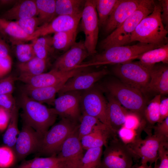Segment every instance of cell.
<instances>
[{
  "label": "cell",
  "mask_w": 168,
  "mask_h": 168,
  "mask_svg": "<svg viewBox=\"0 0 168 168\" xmlns=\"http://www.w3.org/2000/svg\"><path fill=\"white\" fill-rule=\"evenodd\" d=\"M18 101L22 110L23 123L31 127L43 137L54 124L58 116L54 108H48L21 92Z\"/></svg>",
  "instance_id": "6da1fadb"
},
{
  "label": "cell",
  "mask_w": 168,
  "mask_h": 168,
  "mask_svg": "<svg viewBox=\"0 0 168 168\" xmlns=\"http://www.w3.org/2000/svg\"><path fill=\"white\" fill-rule=\"evenodd\" d=\"M156 44L139 43L130 46H112L102 53L95 54L89 60L82 62L76 68L108 64H118L137 58L141 54L160 47Z\"/></svg>",
  "instance_id": "7a4b0ae2"
},
{
  "label": "cell",
  "mask_w": 168,
  "mask_h": 168,
  "mask_svg": "<svg viewBox=\"0 0 168 168\" xmlns=\"http://www.w3.org/2000/svg\"><path fill=\"white\" fill-rule=\"evenodd\" d=\"M155 4L152 0H144L139 7L119 27L111 32L100 43L104 50L110 47L124 45L130 43L132 35L141 20L152 12Z\"/></svg>",
  "instance_id": "3957f363"
},
{
  "label": "cell",
  "mask_w": 168,
  "mask_h": 168,
  "mask_svg": "<svg viewBox=\"0 0 168 168\" xmlns=\"http://www.w3.org/2000/svg\"><path fill=\"white\" fill-rule=\"evenodd\" d=\"M159 3H155L152 13L143 18L137 26L131 38L130 43L138 41L162 46L167 44L168 31L162 23Z\"/></svg>",
  "instance_id": "277c9868"
},
{
  "label": "cell",
  "mask_w": 168,
  "mask_h": 168,
  "mask_svg": "<svg viewBox=\"0 0 168 168\" xmlns=\"http://www.w3.org/2000/svg\"><path fill=\"white\" fill-rule=\"evenodd\" d=\"M101 88L114 97L126 109L138 114L142 118L146 104L140 90L114 80L106 82Z\"/></svg>",
  "instance_id": "5b68a950"
},
{
  "label": "cell",
  "mask_w": 168,
  "mask_h": 168,
  "mask_svg": "<svg viewBox=\"0 0 168 168\" xmlns=\"http://www.w3.org/2000/svg\"><path fill=\"white\" fill-rule=\"evenodd\" d=\"M79 125L69 119L61 118L44 135L37 153L47 157L57 156L64 142L77 129Z\"/></svg>",
  "instance_id": "8992f818"
},
{
  "label": "cell",
  "mask_w": 168,
  "mask_h": 168,
  "mask_svg": "<svg viewBox=\"0 0 168 168\" xmlns=\"http://www.w3.org/2000/svg\"><path fill=\"white\" fill-rule=\"evenodd\" d=\"M80 106L82 113L97 118L111 131L108 118V101L101 89L94 85L88 89L82 91Z\"/></svg>",
  "instance_id": "52a82bcc"
},
{
  "label": "cell",
  "mask_w": 168,
  "mask_h": 168,
  "mask_svg": "<svg viewBox=\"0 0 168 168\" xmlns=\"http://www.w3.org/2000/svg\"><path fill=\"white\" fill-rule=\"evenodd\" d=\"M122 82L142 91H145L150 80L147 69L139 62L131 61L117 64L113 69Z\"/></svg>",
  "instance_id": "ba28073f"
},
{
  "label": "cell",
  "mask_w": 168,
  "mask_h": 168,
  "mask_svg": "<svg viewBox=\"0 0 168 168\" xmlns=\"http://www.w3.org/2000/svg\"><path fill=\"white\" fill-rule=\"evenodd\" d=\"M81 27L85 35V46L90 55L96 53L99 22L95 0L86 1L81 16Z\"/></svg>",
  "instance_id": "9c48e42d"
},
{
  "label": "cell",
  "mask_w": 168,
  "mask_h": 168,
  "mask_svg": "<svg viewBox=\"0 0 168 168\" xmlns=\"http://www.w3.org/2000/svg\"><path fill=\"white\" fill-rule=\"evenodd\" d=\"M101 167L132 168L133 156L126 145L114 138L105 146Z\"/></svg>",
  "instance_id": "30bf717a"
},
{
  "label": "cell",
  "mask_w": 168,
  "mask_h": 168,
  "mask_svg": "<svg viewBox=\"0 0 168 168\" xmlns=\"http://www.w3.org/2000/svg\"><path fill=\"white\" fill-rule=\"evenodd\" d=\"M168 143L154 134H148L145 139L140 138L126 145L133 157L141 159L142 164L152 165L157 160L158 152L163 145Z\"/></svg>",
  "instance_id": "8fae6325"
},
{
  "label": "cell",
  "mask_w": 168,
  "mask_h": 168,
  "mask_svg": "<svg viewBox=\"0 0 168 168\" xmlns=\"http://www.w3.org/2000/svg\"><path fill=\"white\" fill-rule=\"evenodd\" d=\"M82 91H70L59 95L54 104L57 115L78 124L82 115L80 106Z\"/></svg>",
  "instance_id": "7c38bea8"
},
{
  "label": "cell",
  "mask_w": 168,
  "mask_h": 168,
  "mask_svg": "<svg viewBox=\"0 0 168 168\" xmlns=\"http://www.w3.org/2000/svg\"><path fill=\"white\" fill-rule=\"evenodd\" d=\"M85 68H77L68 72H62L52 68L49 72L30 76L19 75L16 79L32 87L51 86L67 80L77 73L83 71Z\"/></svg>",
  "instance_id": "4fadbf2b"
},
{
  "label": "cell",
  "mask_w": 168,
  "mask_h": 168,
  "mask_svg": "<svg viewBox=\"0 0 168 168\" xmlns=\"http://www.w3.org/2000/svg\"><path fill=\"white\" fill-rule=\"evenodd\" d=\"M42 138L33 128L23 123L14 150L16 159L21 160L30 154L37 153Z\"/></svg>",
  "instance_id": "5bb4252c"
},
{
  "label": "cell",
  "mask_w": 168,
  "mask_h": 168,
  "mask_svg": "<svg viewBox=\"0 0 168 168\" xmlns=\"http://www.w3.org/2000/svg\"><path fill=\"white\" fill-rule=\"evenodd\" d=\"M90 55L84 41L76 42L54 62L52 68L62 72H68L76 68Z\"/></svg>",
  "instance_id": "9a60e30c"
},
{
  "label": "cell",
  "mask_w": 168,
  "mask_h": 168,
  "mask_svg": "<svg viewBox=\"0 0 168 168\" xmlns=\"http://www.w3.org/2000/svg\"><path fill=\"white\" fill-rule=\"evenodd\" d=\"M83 71L69 78L58 92L59 95L70 91H83L88 89L108 73V71L105 69L92 72Z\"/></svg>",
  "instance_id": "2e32d148"
},
{
  "label": "cell",
  "mask_w": 168,
  "mask_h": 168,
  "mask_svg": "<svg viewBox=\"0 0 168 168\" xmlns=\"http://www.w3.org/2000/svg\"><path fill=\"white\" fill-rule=\"evenodd\" d=\"M144 0H119L104 26L105 32L111 33L120 26L141 5Z\"/></svg>",
  "instance_id": "e0dca14e"
},
{
  "label": "cell",
  "mask_w": 168,
  "mask_h": 168,
  "mask_svg": "<svg viewBox=\"0 0 168 168\" xmlns=\"http://www.w3.org/2000/svg\"><path fill=\"white\" fill-rule=\"evenodd\" d=\"M81 15H59L49 23L39 27L32 37L33 39L52 33L77 30Z\"/></svg>",
  "instance_id": "ac0fdd59"
},
{
  "label": "cell",
  "mask_w": 168,
  "mask_h": 168,
  "mask_svg": "<svg viewBox=\"0 0 168 168\" xmlns=\"http://www.w3.org/2000/svg\"><path fill=\"white\" fill-rule=\"evenodd\" d=\"M78 129L66 139L57 156L66 159L72 168H79L84 155L83 149L78 137Z\"/></svg>",
  "instance_id": "d6986e66"
},
{
  "label": "cell",
  "mask_w": 168,
  "mask_h": 168,
  "mask_svg": "<svg viewBox=\"0 0 168 168\" xmlns=\"http://www.w3.org/2000/svg\"><path fill=\"white\" fill-rule=\"evenodd\" d=\"M148 70L149 82L145 91H151L157 94L168 93V67L166 64H155L145 67Z\"/></svg>",
  "instance_id": "ffe728a7"
},
{
  "label": "cell",
  "mask_w": 168,
  "mask_h": 168,
  "mask_svg": "<svg viewBox=\"0 0 168 168\" xmlns=\"http://www.w3.org/2000/svg\"><path fill=\"white\" fill-rule=\"evenodd\" d=\"M67 80L54 85L46 87H32L24 85L21 88V92L36 101L54 105L56 94Z\"/></svg>",
  "instance_id": "44dd1931"
},
{
  "label": "cell",
  "mask_w": 168,
  "mask_h": 168,
  "mask_svg": "<svg viewBox=\"0 0 168 168\" xmlns=\"http://www.w3.org/2000/svg\"><path fill=\"white\" fill-rule=\"evenodd\" d=\"M0 34L12 45L25 43L33 39L16 21L0 18Z\"/></svg>",
  "instance_id": "7402d4cb"
},
{
  "label": "cell",
  "mask_w": 168,
  "mask_h": 168,
  "mask_svg": "<svg viewBox=\"0 0 168 168\" xmlns=\"http://www.w3.org/2000/svg\"><path fill=\"white\" fill-rule=\"evenodd\" d=\"M108 94V93H107ZM108 115L110 128L114 135L123 126L129 111L113 96L108 94Z\"/></svg>",
  "instance_id": "603a6c76"
},
{
  "label": "cell",
  "mask_w": 168,
  "mask_h": 168,
  "mask_svg": "<svg viewBox=\"0 0 168 168\" xmlns=\"http://www.w3.org/2000/svg\"><path fill=\"white\" fill-rule=\"evenodd\" d=\"M37 15L35 1L26 0L17 2L11 8L2 14L0 18L9 21H17L36 16Z\"/></svg>",
  "instance_id": "cb8c5ba5"
},
{
  "label": "cell",
  "mask_w": 168,
  "mask_h": 168,
  "mask_svg": "<svg viewBox=\"0 0 168 168\" xmlns=\"http://www.w3.org/2000/svg\"><path fill=\"white\" fill-rule=\"evenodd\" d=\"M137 59L145 67L152 66L160 62L168 64V44L148 51L140 55Z\"/></svg>",
  "instance_id": "d4e9b609"
},
{
  "label": "cell",
  "mask_w": 168,
  "mask_h": 168,
  "mask_svg": "<svg viewBox=\"0 0 168 168\" xmlns=\"http://www.w3.org/2000/svg\"><path fill=\"white\" fill-rule=\"evenodd\" d=\"M86 0H56L55 8L56 15L77 16L81 15Z\"/></svg>",
  "instance_id": "484cf974"
},
{
  "label": "cell",
  "mask_w": 168,
  "mask_h": 168,
  "mask_svg": "<svg viewBox=\"0 0 168 168\" xmlns=\"http://www.w3.org/2000/svg\"><path fill=\"white\" fill-rule=\"evenodd\" d=\"M47 59H40L35 56L29 61L19 63L17 65L19 75L34 76L45 72L47 67Z\"/></svg>",
  "instance_id": "4316f807"
},
{
  "label": "cell",
  "mask_w": 168,
  "mask_h": 168,
  "mask_svg": "<svg viewBox=\"0 0 168 168\" xmlns=\"http://www.w3.org/2000/svg\"><path fill=\"white\" fill-rule=\"evenodd\" d=\"M18 108L16 106L10 114V120L2 138L5 146L10 147L13 150L19 134L18 127Z\"/></svg>",
  "instance_id": "83f0119b"
},
{
  "label": "cell",
  "mask_w": 168,
  "mask_h": 168,
  "mask_svg": "<svg viewBox=\"0 0 168 168\" xmlns=\"http://www.w3.org/2000/svg\"><path fill=\"white\" fill-rule=\"evenodd\" d=\"M36 4L38 11L40 26L50 22L56 15L55 0H36Z\"/></svg>",
  "instance_id": "f1b7e54d"
},
{
  "label": "cell",
  "mask_w": 168,
  "mask_h": 168,
  "mask_svg": "<svg viewBox=\"0 0 168 168\" xmlns=\"http://www.w3.org/2000/svg\"><path fill=\"white\" fill-rule=\"evenodd\" d=\"M77 35V30L54 33L52 37L53 48L67 51L76 42Z\"/></svg>",
  "instance_id": "f546056e"
},
{
  "label": "cell",
  "mask_w": 168,
  "mask_h": 168,
  "mask_svg": "<svg viewBox=\"0 0 168 168\" xmlns=\"http://www.w3.org/2000/svg\"><path fill=\"white\" fill-rule=\"evenodd\" d=\"M31 40L35 56L40 59H47L54 49L52 37L47 35L35 38Z\"/></svg>",
  "instance_id": "4dcf8cb0"
},
{
  "label": "cell",
  "mask_w": 168,
  "mask_h": 168,
  "mask_svg": "<svg viewBox=\"0 0 168 168\" xmlns=\"http://www.w3.org/2000/svg\"><path fill=\"white\" fill-rule=\"evenodd\" d=\"M65 160H67L57 156L35 157L30 160H23L15 168H45Z\"/></svg>",
  "instance_id": "1f68e13d"
},
{
  "label": "cell",
  "mask_w": 168,
  "mask_h": 168,
  "mask_svg": "<svg viewBox=\"0 0 168 168\" xmlns=\"http://www.w3.org/2000/svg\"><path fill=\"white\" fill-rule=\"evenodd\" d=\"M103 147L91 148L84 154L79 168H99L101 166Z\"/></svg>",
  "instance_id": "d6a6232c"
},
{
  "label": "cell",
  "mask_w": 168,
  "mask_h": 168,
  "mask_svg": "<svg viewBox=\"0 0 168 168\" xmlns=\"http://www.w3.org/2000/svg\"><path fill=\"white\" fill-rule=\"evenodd\" d=\"M99 26H104L119 0H95Z\"/></svg>",
  "instance_id": "836d02e7"
},
{
  "label": "cell",
  "mask_w": 168,
  "mask_h": 168,
  "mask_svg": "<svg viewBox=\"0 0 168 168\" xmlns=\"http://www.w3.org/2000/svg\"><path fill=\"white\" fill-rule=\"evenodd\" d=\"M161 99V95L157 94L144 109L143 116L151 126L159 123V105Z\"/></svg>",
  "instance_id": "e575fe53"
},
{
  "label": "cell",
  "mask_w": 168,
  "mask_h": 168,
  "mask_svg": "<svg viewBox=\"0 0 168 168\" xmlns=\"http://www.w3.org/2000/svg\"><path fill=\"white\" fill-rule=\"evenodd\" d=\"M78 129L79 139L91 133L97 125L103 124L97 118L84 113H82Z\"/></svg>",
  "instance_id": "d590c367"
},
{
  "label": "cell",
  "mask_w": 168,
  "mask_h": 168,
  "mask_svg": "<svg viewBox=\"0 0 168 168\" xmlns=\"http://www.w3.org/2000/svg\"><path fill=\"white\" fill-rule=\"evenodd\" d=\"M15 46V54L19 63L26 62L35 57L32 43H20Z\"/></svg>",
  "instance_id": "8d00e7d4"
},
{
  "label": "cell",
  "mask_w": 168,
  "mask_h": 168,
  "mask_svg": "<svg viewBox=\"0 0 168 168\" xmlns=\"http://www.w3.org/2000/svg\"><path fill=\"white\" fill-rule=\"evenodd\" d=\"M16 160L14 150L6 146L0 147V168H8Z\"/></svg>",
  "instance_id": "74e56055"
},
{
  "label": "cell",
  "mask_w": 168,
  "mask_h": 168,
  "mask_svg": "<svg viewBox=\"0 0 168 168\" xmlns=\"http://www.w3.org/2000/svg\"><path fill=\"white\" fill-rule=\"evenodd\" d=\"M141 118L138 114L129 111L126 116L123 126L139 133L145 127L144 122H142Z\"/></svg>",
  "instance_id": "f35d334b"
},
{
  "label": "cell",
  "mask_w": 168,
  "mask_h": 168,
  "mask_svg": "<svg viewBox=\"0 0 168 168\" xmlns=\"http://www.w3.org/2000/svg\"><path fill=\"white\" fill-rule=\"evenodd\" d=\"M16 21L27 34L32 37L34 33L40 26L38 17L21 19Z\"/></svg>",
  "instance_id": "ab89813d"
},
{
  "label": "cell",
  "mask_w": 168,
  "mask_h": 168,
  "mask_svg": "<svg viewBox=\"0 0 168 168\" xmlns=\"http://www.w3.org/2000/svg\"><path fill=\"white\" fill-rule=\"evenodd\" d=\"M106 129L110 130L105 125L101 124L96 126L91 133L82 137L80 142L83 149L86 150L91 148L99 133Z\"/></svg>",
  "instance_id": "60d3db41"
},
{
  "label": "cell",
  "mask_w": 168,
  "mask_h": 168,
  "mask_svg": "<svg viewBox=\"0 0 168 168\" xmlns=\"http://www.w3.org/2000/svg\"><path fill=\"white\" fill-rule=\"evenodd\" d=\"M16 80L12 75L0 79V95L12 94L15 89V82Z\"/></svg>",
  "instance_id": "b9f144b4"
},
{
  "label": "cell",
  "mask_w": 168,
  "mask_h": 168,
  "mask_svg": "<svg viewBox=\"0 0 168 168\" xmlns=\"http://www.w3.org/2000/svg\"><path fill=\"white\" fill-rule=\"evenodd\" d=\"M138 131L134 130L129 129L123 126L118 131L117 134L120 139V140L125 145L133 142L138 136Z\"/></svg>",
  "instance_id": "7bdbcfd3"
},
{
  "label": "cell",
  "mask_w": 168,
  "mask_h": 168,
  "mask_svg": "<svg viewBox=\"0 0 168 168\" xmlns=\"http://www.w3.org/2000/svg\"><path fill=\"white\" fill-rule=\"evenodd\" d=\"M17 106L15 99L12 94L0 95V108L5 110L10 114Z\"/></svg>",
  "instance_id": "ee69618b"
},
{
  "label": "cell",
  "mask_w": 168,
  "mask_h": 168,
  "mask_svg": "<svg viewBox=\"0 0 168 168\" xmlns=\"http://www.w3.org/2000/svg\"><path fill=\"white\" fill-rule=\"evenodd\" d=\"M154 134L165 141L168 140V117L153 126Z\"/></svg>",
  "instance_id": "f6af8a7d"
},
{
  "label": "cell",
  "mask_w": 168,
  "mask_h": 168,
  "mask_svg": "<svg viewBox=\"0 0 168 168\" xmlns=\"http://www.w3.org/2000/svg\"><path fill=\"white\" fill-rule=\"evenodd\" d=\"M12 65L10 55L6 57L0 56V79L8 75L11 70Z\"/></svg>",
  "instance_id": "bcb514c9"
},
{
  "label": "cell",
  "mask_w": 168,
  "mask_h": 168,
  "mask_svg": "<svg viewBox=\"0 0 168 168\" xmlns=\"http://www.w3.org/2000/svg\"><path fill=\"white\" fill-rule=\"evenodd\" d=\"M168 143L162 145L158 152V159L160 161L158 167L155 165L156 168H168Z\"/></svg>",
  "instance_id": "7dc6e473"
},
{
  "label": "cell",
  "mask_w": 168,
  "mask_h": 168,
  "mask_svg": "<svg viewBox=\"0 0 168 168\" xmlns=\"http://www.w3.org/2000/svg\"><path fill=\"white\" fill-rule=\"evenodd\" d=\"M161 9V18L164 25L166 26L167 30L168 25V0H161L159 1Z\"/></svg>",
  "instance_id": "c3c4849f"
},
{
  "label": "cell",
  "mask_w": 168,
  "mask_h": 168,
  "mask_svg": "<svg viewBox=\"0 0 168 168\" xmlns=\"http://www.w3.org/2000/svg\"><path fill=\"white\" fill-rule=\"evenodd\" d=\"M160 122L168 117V98L161 99L159 105Z\"/></svg>",
  "instance_id": "681fc988"
},
{
  "label": "cell",
  "mask_w": 168,
  "mask_h": 168,
  "mask_svg": "<svg viewBox=\"0 0 168 168\" xmlns=\"http://www.w3.org/2000/svg\"><path fill=\"white\" fill-rule=\"evenodd\" d=\"M10 114L5 110L0 108V131L6 129L8 124Z\"/></svg>",
  "instance_id": "f907efd6"
},
{
  "label": "cell",
  "mask_w": 168,
  "mask_h": 168,
  "mask_svg": "<svg viewBox=\"0 0 168 168\" xmlns=\"http://www.w3.org/2000/svg\"><path fill=\"white\" fill-rule=\"evenodd\" d=\"M10 48L6 40L0 34V56L6 57L10 56Z\"/></svg>",
  "instance_id": "816d5d0a"
},
{
  "label": "cell",
  "mask_w": 168,
  "mask_h": 168,
  "mask_svg": "<svg viewBox=\"0 0 168 168\" xmlns=\"http://www.w3.org/2000/svg\"><path fill=\"white\" fill-rule=\"evenodd\" d=\"M72 166L71 164L67 160L62 161L52 166L45 168H69Z\"/></svg>",
  "instance_id": "f5cc1de1"
},
{
  "label": "cell",
  "mask_w": 168,
  "mask_h": 168,
  "mask_svg": "<svg viewBox=\"0 0 168 168\" xmlns=\"http://www.w3.org/2000/svg\"><path fill=\"white\" fill-rule=\"evenodd\" d=\"M15 2L13 0H0V5H6L10 4Z\"/></svg>",
  "instance_id": "db71d44e"
},
{
  "label": "cell",
  "mask_w": 168,
  "mask_h": 168,
  "mask_svg": "<svg viewBox=\"0 0 168 168\" xmlns=\"http://www.w3.org/2000/svg\"><path fill=\"white\" fill-rule=\"evenodd\" d=\"M135 168H153L152 166L148 164H142L140 166Z\"/></svg>",
  "instance_id": "11a10c76"
},
{
  "label": "cell",
  "mask_w": 168,
  "mask_h": 168,
  "mask_svg": "<svg viewBox=\"0 0 168 168\" xmlns=\"http://www.w3.org/2000/svg\"><path fill=\"white\" fill-rule=\"evenodd\" d=\"M99 168H102V167H101V166H100V167H99Z\"/></svg>",
  "instance_id": "9f6ffc18"
},
{
  "label": "cell",
  "mask_w": 168,
  "mask_h": 168,
  "mask_svg": "<svg viewBox=\"0 0 168 168\" xmlns=\"http://www.w3.org/2000/svg\"><path fill=\"white\" fill-rule=\"evenodd\" d=\"M69 168H71V167Z\"/></svg>",
  "instance_id": "6f0895ef"
},
{
  "label": "cell",
  "mask_w": 168,
  "mask_h": 168,
  "mask_svg": "<svg viewBox=\"0 0 168 168\" xmlns=\"http://www.w3.org/2000/svg\"><path fill=\"white\" fill-rule=\"evenodd\" d=\"M154 168H155V167H154Z\"/></svg>",
  "instance_id": "680465c9"
}]
</instances>
